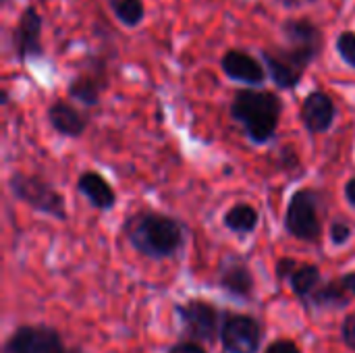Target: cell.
<instances>
[{
  "label": "cell",
  "instance_id": "cell-24",
  "mask_svg": "<svg viewBox=\"0 0 355 353\" xmlns=\"http://www.w3.org/2000/svg\"><path fill=\"white\" fill-rule=\"evenodd\" d=\"M297 262L293 258H281L277 262V279H291V275L297 270Z\"/></svg>",
  "mask_w": 355,
  "mask_h": 353
},
{
  "label": "cell",
  "instance_id": "cell-6",
  "mask_svg": "<svg viewBox=\"0 0 355 353\" xmlns=\"http://www.w3.org/2000/svg\"><path fill=\"white\" fill-rule=\"evenodd\" d=\"M42 31H44V17L40 15L35 4H27L12 31H10V44H12V52L15 58L25 64L29 60H37L46 54L44 42H42Z\"/></svg>",
  "mask_w": 355,
  "mask_h": 353
},
{
  "label": "cell",
  "instance_id": "cell-16",
  "mask_svg": "<svg viewBox=\"0 0 355 353\" xmlns=\"http://www.w3.org/2000/svg\"><path fill=\"white\" fill-rule=\"evenodd\" d=\"M77 189L81 196H85L89 200V204L98 210H110L114 204H116V193L114 189L110 187V183L94 173V171H85L79 181H77Z\"/></svg>",
  "mask_w": 355,
  "mask_h": 353
},
{
  "label": "cell",
  "instance_id": "cell-8",
  "mask_svg": "<svg viewBox=\"0 0 355 353\" xmlns=\"http://www.w3.org/2000/svg\"><path fill=\"white\" fill-rule=\"evenodd\" d=\"M218 337L227 353H258L262 345V327L250 314H229Z\"/></svg>",
  "mask_w": 355,
  "mask_h": 353
},
{
  "label": "cell",
  "instance_id": "cell-7",
  "mask_svg": "<svg viewBox=\"0 0 355 353\" xmlns=\"http://www.w3.org/2000/svg\"><path fill=\"white\" fill-rule=\"evenodd\" d=\"M4 353H81L79 350H67L60 335L42 325L19 327L4 343Z\"/></svg>",
  "mask_w": 355,
  "mask_h": 353
},
{
  "label": "cell",
  "instance_id": "cell-11",
  "mask_svg": "<svg viewBox=\"0 0 355 353\" xmlns=\"http://www.w3.org/2000/svg\"><path fill=\"white\" fill-rule=\"evenodd\" d=\"M220 69L231 81L243 83L248 87H258L268 77L264 62L241 48H229L220 58Z\"/></svg>",
  "mask_w": 355,
  "mask_h": 353
},
{
  "label": "cell",
  "instance_id": "cell-18",
  "mask_svg": "<svg viewBox=\"0 0 355 353\" xmlns=\"http://www.w3.org/2000/svg\"><path fill=\"white\" fill-rule=\"evenodd\" d=\"M112 17L127 29H135L146 21L144 0H106Z\"/></svg>",
  "mask_w": 355,
  "mask_h": 353
},
{
  "label": "cell",
  "instance_id": "cell-12",
  "mask_svg": "<svg viewBox=\"0 0 355 353\" xmlns=\"http://www.w3.org/2000/svg\"><path fill=\"white\" fill-rule=\"evenodd\" d=\"M300 119L310 133H327L337 119V104L324 89H312L300 108Z\"/></svg>",
  "mask_w": 355,
  "mask_h": 353
},
{
  "label": "cell",
  "instance_id": "cell-20",
  "mask_svg": "<svg viewBox=\"0 0 355 353\" xmlns=\"http://www.w3.org/2000/svg\"><path fill=\"white\" fill-rule=\"evenodd\" d=\"M310 302L314 308L339 310V308H345L349 304V298H347V291L343 289L341 283H324L312 293Z\"/></svg>",
  "mask_w": 355,
  "mask_h": 353
},
{
  "label": "cell",
  "instance_id": "cell-17",
  "mask_svg": "<svg viewBox=\"0 0 355 353\" xmlns=\"http://www.w3.org/2000/svg\"><path fill=\"white\" fill-rule=\"evenodd\" d=\"M225 227L233 233H239V235H250L258 229V210L250 204H235L233 208L227 210L225 214Z\"/></svg>",
  "mask_w": 355,
  "mask_h": 353
},
{
  "label": "cell",
  "instance_id": "cell-3",
  "mask_svg": "<svg viewBox=\"0 0 355 353\" xmlns=\"http://www.w3.org/2000/svg\"><path fill=\"white\" fill-rule=\"evenodd\" d=\"M322 52L304 48V46H285V48H262L260 58L268 71V77L279 89H295L306 71Z\"/></svg>",
  "mask_w": 355,
  "mask_h": 353
},
{
  "label": "cell",
  "instance_id": "cell-27",
  "mask_svg": "<svg viewBox=\"0 0 355 353\" xmlns=\"http://www.w3.org/2000/svg\"><path fill=\"white\" fill-rule=\"evenodd\" d=\"M339 283L343 285V289H345L347 293L355 295V270L354 273H345V275L341 277V281H339Z\"/></svg>",
  "mask_w": 355,
  "mask_h": 353
},
{
  "label": "cell",
  "instance_id": "cell-28",
  "mask_svg": "<svg viewBox=\"0 0 355 353\" xmlns=\"http://www.w3.org/2000/svg\"><path fill=\"white\" fill-rule=\"evenodd\" d=\"M345 198H347V202L355 208V177L345 183Z\"/></svg>",
  "mask_w": 355,
  "mask_h": 353
},
{
  "label": "cell",
  "instance_id": "cell-4",
  "mask_svg": "<svg viewBox=\"0 0 355 353\" xmlns=\"http://www.w3.org/2000/svg\"><path fill=\"white\" fill-rule=\"evenodd\" d=\"M8 189L19 202L27 204L35 212L48 214L56 221H67L64 198L44 179L27 173H12L8 179Z\"/></svg>",
  "mask_w": 355,
  "mask_h": 353
},
{
  "label": "cell",
  "instance_id": "cell-26",
  "mask_svg": "<svg viewBox=\"0 0 355 353\" xmlns=\"http://www.w3.org/2000/svg\"><path fill=\"white\" fill-rule=\"evenodd\" d=\"M166 353H208L200 343H196V341H181V343H177V345H173L171 350Z\"/></svg>",
  "mask_w": 355,
  "mask_h": 353
},
{
  "label": "cell",
  "instance_id": "cell-22",
  "mask_svg": "<svg viewBox=\"0 0 355 353\" xmlns=\"http://www.w3.org/2000/svg\"><path fill=\"white\" fill-rule=\"evenodd\" d=\"M352 233H354V229H352V225L349 223H345V221H341V218H337V221H333V225H331V231H329V237H331V243L333 246H345L349 239H352Z\"/></svg>",
  "mask_w": 355,
  "mask_h": 353
},
{
  "label": "cell",
  "instance_id": "cell-25",
  "mask_svg": "<svg viewBox=\"0 0 355 353\" xmlns=\"http://www.w3.org/2000/svg\"><path fill=\"white\" fill-rule=\"evenodd\" d=\"M264 353H304V352H302L293 341H289V339H279V341L270 343Z\"/></svg>",
  "mask_w": 355,
  "mask_h": 353
},
{
  "label": "cell",
  "instance_id": "cell-31",
  "mask_svg": "<svg viewBox=\"0 0 355 353\" xmlns=\"http://www.w3.org/2000/svg\"><path fill=\"white\" fill-rule=\"evenodd\" d=\"M0 2H2V4H6V2H8V0H0Z\"/></svg>",
  "mask_w": 355,
  "mask_h": 353
},
{
  "label": "cell",
  "instance_id": "cell-1",
  "mask_svg": "<svg viewBox=\"0 0 355 353\" xmlns=\"http://www.w3.org/2000/svg\"><path fill=\"white\" fill-rule=\"evenodd\" d=\"M123 229L129 243L152 260L171 258L185 243V227L177 218L154 210L129 216Z\"/></svg>",
  "mask_w": 355,
  "mask_h": 353
},
{
  "label": "cell",
  "instance_id": "cell-30",
  "mask_svg": "<svg viewBox=\"0 0 355 353\" xmlns=\"http://www.w3.org/2000/svg\"><path fill=\"white\" fill-rule=\"evenodd\" d=\"M306 2H320V0H306Z\"/></svg>",
  "mask_w": 355,
  "mask_h": 353
},
{
  "label": "cell",
  "instance_id": "cell-2",
  "mask_svg": "<svg viewBox=\"0 0 355 353\" xmlns=\"http://www.w3.org/2000/svg\"><path fill=\"white\" fill-rule=\"evenodd\" d=\"M283 112L279 94L258 87H241L231 100V117L254 144H266L275 137Z\"/></svg>",
  "mask_w": 355,
  "mask_h": 353
},
{
  "label": "cell",
  "instance_id": "cell-19",
  "mask_svg": "<svg viewBox=\"0 0 355 353\" xmlns=\"http://www.w3.org/2000/svg\"><path fill=\"white\" fill-rule=\"evenodd\" d=\"M291 289L297 298L310 300L312 293L320 287V268L316 264H300L289 279Z\"/></svg>",
  "mask_w": 355,
  "mask_h": 353
},
{
  "label": "cell",
  "instance_id": "cell-23",
  "mask_svg": "<svg viewBox=\"0 0 355 353\" xmlns=\"http://www.w3.org/2000/svg\"><path fill=\"white\" fill-rule=\"evenodd\" d=\"M341 337H343V343H345L352 352H355V314H349V316L343 320Z\"/></svg>",
  "mask_w": 355,
  "mask_h": 353
},
{
  "label": "cell",
  "instance_id": "cell-9",
  "mask_svg": "<svg viewBox=\"0 0 355 353\" xmlns=\"http://www.w3.org/2000/svg\"><path fill=\"white\" fill-rule=\"evenodd\" d=\"M108 87V67H106V58L102 56H94L87 58L85 69L79 71L67 85V94L69 98L81 102L83 106H98L102 92Z\"/></svg>",
  "mask_w": 355,
  "mask_h": 353
},
{
  "label": "cell",
  "instance_id": "cell-29",
  "mask_svg": "<svg viewBox=\"0 0 355 353\" xmlns=\"http://www.w3.org/2000/svg\"><path fill=\"white\" fill-rule=\"evenodd\" d=\"M279 4H283L285 8H295V6H300L302 4V0H277Z\"/></svg>",
  "mask_w": 355,
  "mask_h": 353
},
{
  "label": "cell",
  "instance_id": "cell-15",
  "mask_svg": "<svg viewBox=\"0 0 355 353\" xmlns=\"http://www.w3.org/2000/svg\"><path fill=\"white\" fill-rule=\"evenodd\" d=\"M46 117H48L50 127H52L56 133L64 135V137L77 139V137H81L83 131L87 129V117H85L81 110H77V108H75L71 102H67V100H54V102L48 106Z\"/></svg>",
  "mask_w": 355,
  "mask_h": 353
},
{
  "label": "cell",
  "instance_id": "cell-14",
  "mask_svg": "<svg viewBox=\"0 0 355 353\" xmlns=\"http://www.w3.org/2000/svg\"><path fill=\"white\" fill-rule=\"evenodd\" d=\"M281 33L289 46H304L322 52L324 50V31L310 17H289L281 23Z\"/></svg>",
  "mask_w": 355,
  "mask_h": 353
},
{
  "label": "cell",
  "instance_id": "cell-5",
  "mask_svg": "<svg viewBox=\"0 0 355 353\" xmlns=\"http://www.w3.org/2000/svg\"><path fill=\"white\" fill-rule=\"evenodd\" d=\"M285 229L289 235L302 241H318L322 235V223L318 214V193L314 189H297L287 206Z\"/></svg>",
  "mask_w": 355,
  "mask_h": 353
},
{
  "label": "cell",
  "instance_id": "cell-10",
  "mask_svg": "<svg viewBox=\"0 0 355 353\" xmlns=\"http://www.w3.org/2000/svg\"><path fill=\"white\" fill-rule=\"evenodd\" d=\"M177 314L185 327V333L198 341H214L218 331V310L206 300H189L177 306Z\"/></svg>",
  "mask_w": 355,
  "mask_h": 353
},
{
  "label": "cell",
  "instance_id": "cell-21",
  "mask_svg": "<svg viewBox=\"0 0 355 353\" xmlns=\"http://www.w3.org/2000/svg\"><path fill=\"white\" fill-rule=\"evenodd\" d=\"M335 50L341 56V60L355 69V31L354 29H343L337 40H335Z\"/></svg>",
  "mask_w": 355,
  "mask_h": 353
},
{
  "label": "cell",
  "instance_id": "cell-13",
  "mask_svg": "<svg viewBox=\"0 0 355 353\" xmlns=\"http://www.w3.org/2000/svg\"><path fill=\"white\" fill-rule=\"evenodd\" d=\"M218 285L237 300H252L256 289L254 275L241 258H229L220 264Z\"/></svg>",
  "mask_w": 355,
  "mask_h": 353
}]
</instances>
